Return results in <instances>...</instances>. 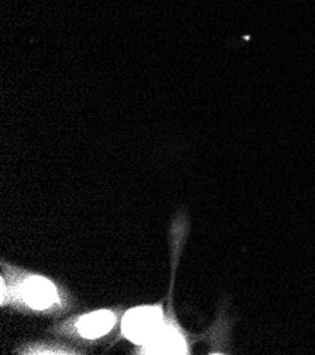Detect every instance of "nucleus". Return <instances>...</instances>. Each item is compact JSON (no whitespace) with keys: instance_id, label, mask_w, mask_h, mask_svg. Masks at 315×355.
<instances>
[{"instance_id":"f03ea898","label":"nucleus","mask_w":315,"mask_h":355,"mask_svg":"<svg viewBox=\"0 0 315 355\" xmlns=\"http://www.w3.org/2000/svg\"><path fill=\"white\" fill-rule=\"evenodd\" d=\"M24 300L34 309H47L57 300L53 283L43 277H31L23 286Z\"/></svg>"},{"instance_id":"f257e3e1","label":"nucleus","mask_w":315,"mask_h":355,"mask_svg":"<svg viewBox=\"0 0 315 355\" xmlns=\"http://www.w3.org/2000/svg\"><path fill=\"white\" fill-rule=\"evenodd\" d=\"M163 329V311L159 306L129 310L122 322L123 334L136 344L146 345Z\"/></svg>"},{"instance_id":"20e7f679","label":"nucleus","mask_w":315,"mask_h":355,"mask_svg":"<svg viewBox=\"0 0 315 355\" xmlns=\"http://www.w3.org/2000/svg\"><path fill=\"white\" fill-rule=\"evenodd\" d=\"M115 314L108 310L93 311L84 315L78 323V331L82 337L93 340L105 336L115 326Z\"/></svg>"},{"instance_id":"7ed1b4c3","label":"nucleus","mask_w":315,"mask_h":355,"mask_svg":"<svg viewBox=\"0 0 315 355\" xmlns=\"http://www.w3.org/2000/svg\"><path fill=\"white\" fill-rule=\"evenodd\" d=\"M146 354H186L183 336L172 327H164L146 344Z\"/></svg>"}]
</instances>
